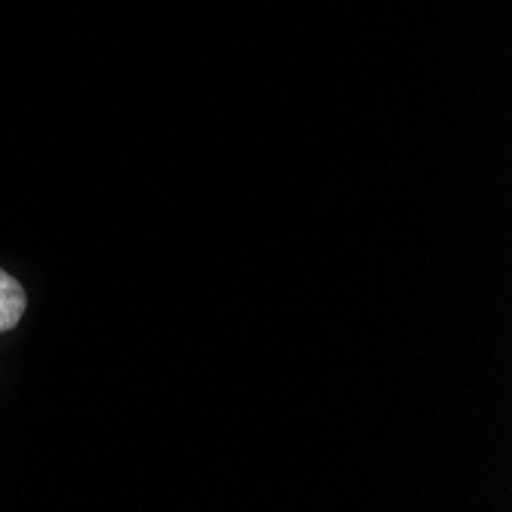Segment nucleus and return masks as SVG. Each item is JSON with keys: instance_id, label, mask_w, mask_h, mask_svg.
I'll return each instance as SVG.
<instances>
[{"instance_id": "obj_1", "label": "nucleus", "mask_w": 512, "mask_h": 512, "mask_svg": "<svg viewBox=\"0 0 512 512\" xmlns=\"http://www.w3.org/2000/svg\"><path fill=\"white\" fill-rule=\"evenodd\" d=\"M28 310V295L25 286L7 270H0V335L13 332L16 325L22 322Z\"/></svg>"}]
</instances>
